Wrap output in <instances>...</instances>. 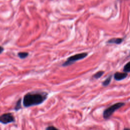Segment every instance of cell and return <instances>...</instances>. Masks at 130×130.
<instances>
[{
	"label": "cell",
	"mask_w": 130,
	"mask_h": 130,
	"mask_svg": "<svg viewBox=\"0 0 130 130\" xmlns=\"http://www.w3.org/2000/svg\"><path fill=\"white\" fill-rule=\"evenodd\" d=\"M124 105L125 103L118 102L111 105L104 111L103 114V118L105 119H108L115 111L120 108L121 107L123 106Z\"/></svg>",
	"instance_id": "cell-2"
},
{
	"label": "cell",
	"mask_w": 130,
	"mask_h": 130,
	"mask_svg": "<svg viewBox=\"0 0 130 130\" xmlns=\"http://www.w3.org/2000/svg\"><path fill=\"white\" fill-rule=\"evenodd\" d=\"M45 130H59V129H58V128H57L56 127H55L53 125H50L47 126Z\"/></svg>",
	"instance_id": "cell-12"
},
{
	"label": "cell",
	"mask_w": 130,
	"mask_h": 130,
	"mask_svg": "<svg viewBox=\"0 0 130 130\" xmlns=\"http://www.w3.org/2000/svg\"><path fill=\"white\" fill-rule=\"evenodd\" d=\"M123 130H130V129H129V128H127V127H125V128H124L123 129Z\"/></svg>",
	"instance_id": "cell-14"
},
{
	"label": "cell",
	"mask_w": 130,
	"mask_h": 130,
	"mask_svg": "<svg viewBox=\"0 0 130 130\" xmlns=\"http://www.w3.org/2000/svg\"><path fill=\"white\" fill-rule=\"evenodd\" d=\"M104 74V71H100L96 72L95 74H94L93 75V78H94V79H99L101 77H102V76Z\"/></svg>",
	"instance_id": "cell-10"
},
{
	"label": "cell",
	"mask_w": 130,
	"mask_h": 130,
	"mask_svg": "<svg viewBox=\"0 0 130 130\" xmlns=\"http://www.w3.org/2000/svg\"><path fill=\"white\" fill-rule=\"evenodd\" d=\"M21 102H22V99L20 98L16 102L15 107H14V110L15 111H18L21 108Z\"/></svg>",
	"instance_id": "cell-8"
},
{
	"label": "cell",
	"mask_w": 130,
	"mask_h": 130,
	"mask_svg": "<svg viewBox=\"0 0 130 130\" xmlns=\"http://www.w3.org/2000/svg\"><path fill=\"white\" fill-rule=\"evenodd\" d=\"M87 55H88V53L87 52H82V53L76 54L74 55L71 56L69 57H68L67 60L62 64V66L67 67V66H70L78 60L84 58L87 56Z\"/></svg>",
	"instance_id": "cell-3"
},
{
	"label": "cell",
	"mask_w": 130,
	"mask_h": 130,
	"mask_svg": "<svg viewBox=\"0 0 130 130\" xmlns=\"http://www.w3.org/2000/svg\"><path fill=\"white\" fill-rule=\"evenodd\" d=\"M15 121V119L12 113H5L0 115V123L7 124Z\"/></svg>",
	"instance_id": "cell-4"
},
{
	"label": "cell",
	"mask_w": 130,
	"mask_h": 130,
	"mask_svg": "<svg viewBox=\"0 0 130 130\" xmlns=\"http://www.w3.org/2000/svg\"><path fill=\"white\" fill-rule=\"evenodd\" d=\"M48 93L44 91H31L26 93L23 96L22 104L24 107L39 105L47 98Z\"/></svg>",
	"instance_id": "cell-1"
},
{
	"label": "cell",
	"mask_w": 130,
	"mask_h": 130,
	"mask_svg": "<svg viewBox=\"0 0 130 130\" xmlns=\"http://www.w3.org/2000/svg\"><path fill=\"white\" fill-rule=\"evenodd\" d=\"M128 74L125 72H116L114 74V79L116 81H121L127 77Z\"/></svg>",
	"instance_id": "cell-5"
},
{
	"label": "cell",
	"mask_w": 130,
	"mask_h": 130,
	"mask_svg": "<svg viewBox=\"0 0 130 130\" xmlns=\"http://www.w3.org/2000/svg\"><path fill=\"white\" fill-rule=\"evenodd\" d=\"M112 75L109 76L103 82H102V85L103 86H108L111 82V79H112Z\"/></svg>",
	"instance_id": "cell-7"
},
{
	"label": "cell",
	"mask_w": 130,
	"mask_h": 130,
	"mask_svg": "<svg viewBox=\"0 0 130 130\" xmlns=\"http://www.w3.org/2000/svg\"><path fill=\"white\" fill-rule=\"evenodd\" d=\"M123 72L125 73H129L130 72V62L128 61L127 63H126L123 69Z\"/></svg>",
	"instance_id": "cell-11"
},
{
	"label": "cell",
	"mask_w": 130,
	"mask_h": 130,
	"mask_svg": "<svg viewBox=\"0 0 130 130\" xmlns=\"http://www.w3.org/2000/svg\"><path fill=\"white\" fill-rule=\"evenodd\" d=\"M28 55V53L27 52H19L18 53V57L21 59H24Z\"/></svg>",
	"instance_id": "cell-9"
},
{
	"label": "cell",
	"mask_w": 130,
	"mask_h": 130,
	"mask_svg": "<svg viewBox=\"0 0 130 130\" xmlns=\"http://www.w3.org/2000/svg\"><path fill=\"white\" fill-rule=\"evenodd\" d=\"M4 47L3 46H0V54L2 53L3 52V51H4Z\"/></svg>",
	"instance_id": "cell-13"
},
{
	"label": "cell",
	"mask_w": 130,
	"mask_h": 130,
	"mask_svg": "<svg viewBox=\"0 0 130 130\" xmlns=\"http://www.w3.org/2000/svg\"><path fill=\"white\" fill-rule=\"evenodd\" d=\"M123 41V38H112L109 40L107 43L109 44H120Z\"/></svg>",
	"instance_id": "cell-6"
}]
</instances>
